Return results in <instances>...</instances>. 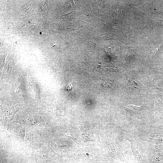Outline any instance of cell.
Segmentation results:
<instances>
[{"instance_id": "6da1fadb", "label": "cell", "mask_w": 163, "mask_h": 163, "mask_svg": "<svg viewBox=\"0 0 163 163\" xmlns=\"http://www.w3.org/2000/svg\"><path fill=\"white\" fill-rule=\"evenodd\" d=\"M155 111L157 117L159 119H163V103L156 95L155 96Z\"/></svg>"}, {"instance_id": "7a4b0ae2", "label": "cell", "mask_w": 163, "mask_h": 163, "mask_svg": "<svg viewBox=\"0 0 163 163\" xmlns=\"http://www.w3.org/2000/svg\"><path fill=\"white\" fill-rule=\"evenodd\" d=\"M32 8V6L31 4L28 3L22 6L21 8V10L23 11L28 12L31 10Z\"/></svg>"}, {"instance_id": "3957f363", "label": "cell", "mask_w": 163, "mask_h": 163, "mask_svg": "<svg viewBox=\"0 0 163 163\" xmlns=\"http://www.w3.org/2000/svg\"><path fill=\"white\" fill-rule=\"evenodd\" d=\"M40 7L42 11H45L49 9L50 5L47 3L44 2L40 5Z\"/></svg>"}]
</instances>
